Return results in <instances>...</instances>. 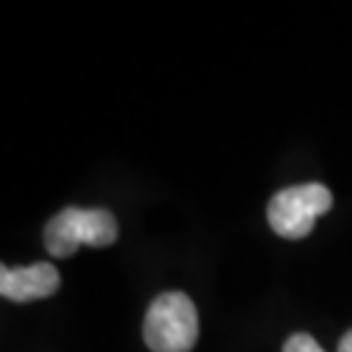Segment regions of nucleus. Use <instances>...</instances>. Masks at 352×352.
Returning a JSON list of instances; mask_svg holds the SVG:
<instances>
[{"label": "nucleus", "instance_id": "3", "mask_svg": "<svg viewBox=\"0 0 352 352\" xmlns=\"http://www.w3.org/2000/svg\"><path fill=\"white\" fill-rule=\"evenodd\" d=\"M331 204H334V196L327 186L302 183V186H289L274 193V199L269 201V209H266V217L279 238L302 240L314 232L316 219L327 214Z\"/></svg>", "mask_w": 352, "mask_h": 352}, {"label": "nucleus", "instance_id": "2", "mask_svg": "<svg viewBox=\"0 0 352 352\" xmlns=\"http://www.w3.org/2000/svg\"><path fill=\"white\" fill-rule=\"evenodd\" d=\"M118 238V222L107 209H78L68 206L55 214L45 227V248L55 258L74 256L81 245L107 248Z\"/></svg>", "mask_w": 352, "mask_h": 352}, {"label": "nucleus", "instance_id": "1", "mask_svg": "<svg viewBox=\"0 0 352 352\" xmlns=\"http://www.w3.org/2000/svg\"><path fill=\"white\" fill-rule=\"evenodd\" d=\"M199 340V314L186 292H164L144 318V342L151 352H190Z\"/></svg>", "mask_w": 352, "mask_h": 352}, {"label": "nucleus", "instance_id": "6", "mask_svg": "<svg viewBox=\"0 0 352 352\" xmlns=\"http://www.w3.org/2000/svg\"><path fill=\"white\" fill-rule=\"evenodd\" d=\"M337 350H340V352H352V329L340 340V347H337Z\"/></svg>", "mask_w": 352, "mask_h": 352}, {"label": "nucleus", "instance_id": "5", "mask_svg": "<svg viewBox=\"0 0 352 352\" xmlns=\"http://www.w3.org/2000/svg\"><path fill=\"white\" fill-rule=\"evenodd\" d=\"M282 352H324V347L311 337V334H292L287 342H285V350Z\"/></svg>", "mask_w": 352, "mask_h": 352}, {"label": "nucleus", "instance_id": "4", "mask_svg": "<svg viewBox=\"0 0 352 352\" xmlns=\"http://www.w3.org/2000/svg\"><path fill=\"white\" fill-rule=\"evenodd\" d=\"M60 287V274L58 269L47 261L24 266V269H0V295L13 302H29L39 298H50L52 292Z\"/></svg>", "mask_w": 352, "mask_h": 352}]
</instances>
